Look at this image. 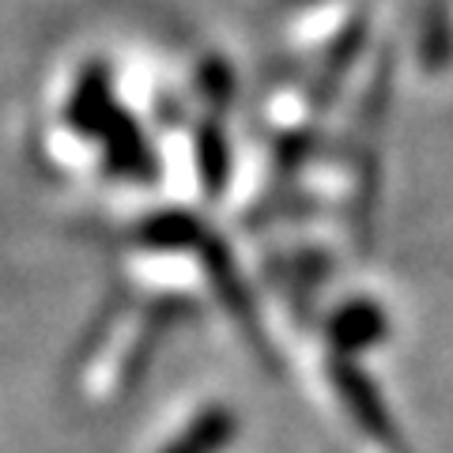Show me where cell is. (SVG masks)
Masks as SVG:
<instances>
[{"label":"cell","instance_id":"6da1fadb","mask_svg":"<svg viewBox=\"0 0 453 453\" xmlns=\"http://www.w3.org/2000/svg\"><path fill=\"white\" fill-rule=\"evenodd\" d=\"M223 434H226V419L219 412H208L196 419L186 434H178L163 453H208L223 442Z\"/></svg>","mask_w":453,"mask_h":453}]
</instances>
